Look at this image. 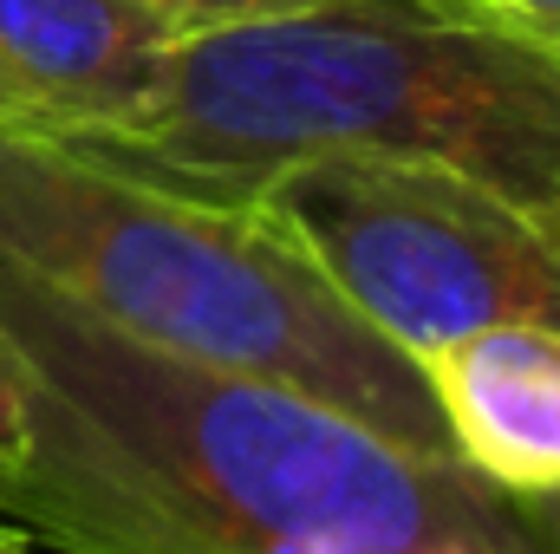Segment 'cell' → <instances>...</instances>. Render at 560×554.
Listing matches in <instances>:
<instances>
[{
    "label": "cell",
    "instance_id": "obj_1",
    "mask_svg": "<svg viewBox=\"0 0 560 554\" xmlns=\"http://www.w3.org/2000/svg\"><path fill=\"white\" fill-rule=\"evenodd\" d=\"M0 339L33 379L26 470L0 522L39 554H352L515 542L528 516L463 463H423L359 417L268 379L156 353L0 255Z\"/></svg>",
    "mask_w": 560,
    "mask_h": 554
},
{
    "label": "cell",
    "instance_id": "obj_2",
    "mask_svg": "<svg viewBox=\"0 0 560 554\" xmlns=\"http://www.w3.org/2000/svg\"><path fill=\"white\" fill-rule=\"evenodd\" d=\"M79 150L235 209L300 157H398L560 216V53L476 0H332L183 33L163 105Z\"/></svg>",
    "mask_w": 560,
    "mask_h": 554
},
{
    "label": "cell",
    "instance_id": "obj_3",
    "mask_svg": "<svg viewBox=\"0 0 560 554\" xmlns=\"http://www.w3.org/2000/svg\"><path fill=\"white\" fill-rule=\"evenodd\" d=\"M0 255L156 353L306 392L423 463H456L423 372L255 209L0 125Z\"/></svg>",
    "mask_w": 560,
    "mask_h": 554
},
{
    "label": "cell",
    "instance_id": "obj_4",
    "mask_svg": "<svg viewBox=\"0 0 560 554\" xmlns=\"http://www.w3.org/2000/svg\"><path fill=\"white\" fill-rule=\"evenodd\" d=\"M411 366L476 326L560 333V216L436 163L300 157L242 203Z\"/></svg>",
    "mask_w": 560,
    "mask_h": 554
},
{
    "label": "cell",
    "instance_id": "obj_5",
    "mask_svg": "<svg viewBox=\"0 0 560 554\" xmlns=\"http://www.w3.org/2000/svg\"><path fill=\"white\" fill-rule=\"evenodd\" d=\"M176 39L138 0H0V125L72 143L138 131Z\"/></svg>",
    "mask_w": 560,
    "mask_h": 554
},
{
    "label": "cell",
    "instance_id": "obj_6",
    "mask_svg": "<svg viewBox=\"0 0 560 554\" xmlns=\"http://www.w3.org/2000/svg\"><path fill=\"white\" fill-rule=\"evenodd\" d=\"M423 392L469 476L515 503L560 496V333L476 326L418 359Z\"/></svg>",
    "mask_w": 560,
    "mask_h": 554
},
{
    "label": "cell",
    "instance_id": "obj_7",
    "mask_svg": "<svg viewBox=\"0 0 560 554\" xmlns=\"http://www.w3.org/2000/svg\"><path fill=\"white\" fill-rule=\"evenodd\" d=\"M26 443H33V379L20 353L0 339V503L26 470Z\"/></svg>",
    "mask_w": 560,
    "mask_h": 554
},
{
    "label": "cell",
    "instance_id": "obj_8",
    "mask_svg": "<svg viewBox=\"0 0 560 554\" xmlns=\"http://www.w3.org/2000/svg\"><path fill=\"white\" fill-rule=\"evenodd\" d=\"M176 33H209V26H242V20H275V13H306L332 0H138Z\"/></svg>",
    "mask_w": 560,
    "mask_h": 554
},
{
    "label": "cell",
    "instance_id": "obj_9",
    "mask_svg": "<svg viewBox=\"0 0 560 554\" xmlns=\"http://www.w3.org/2000/svg\"><path fill=\"white\" fill-rule=\"evenodd\" d=\"M482 13H495L502 26H515V33H528V39H541L548 53H560V0H476Z\"/></svg>",
    "mask_w": 560,
    "mask_h": 554
},
{
    "label": "cell",
    "instance_id": "obj_10",
    "mask_svg": "<svg viewBox=\"0 0 560 554\" xmlns=\"http://www.w3.org/2000/svg\"><path fill=\"white\" fill-rule=\"evenodd\" d=\"M522 516H528V535H535V549H541V554H560V496L522 503Z\"/></svg>",
    "mask_w": 560,
    "mask_h": 554
},
{
    "label": "cell",
    "instance_id": "obj_11",
    "mask_svg": "<svg viewBox=\"0 0 560 554\" xmlns=\"http://www.w3.org/2000/svg\"><path fill=\"white\" fill-rule=\"evenodd\" d=\"M423 554H541L535 535H515V542H489V535H456V542H436Z\"/></svg>",
    "mask_w": 560,
    "mask_h": 554
},
{
    "label": "cell",
    "instance_id": "obj_12",
    "mask_svg": "<svg viewBox=\"0 0 560 554\" xmlns=\"http://www.w3.org/2000/svg\"><path fill=\"white\" fill-rule=\"evenodd\" d=\"M0 554H33V542H26V535H13V529L0 522Z\"/></svg>",
    "mask_w": 560,
    "mask_h": 554
},
{
    "label": "cell",
    "instance_id": "obj_13",
    "mask_svg": "<svg viewBox=\"0 0 560 554\" xmlns=\"http://www.w3.org/2000/svg\"><path fill=\"white\" fill-rule=\"evenodd\" d=\"M33 554H39V549H33Z\"/></svg>",
    "mask_w": 560,
    "mask_h": 554
}]
</instances>
